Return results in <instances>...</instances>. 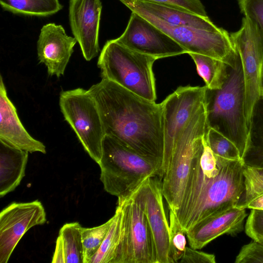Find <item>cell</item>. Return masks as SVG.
<instances>
[{
  "label": "cell",
  "mask_w": 263,
  "mask_h": 263,
  "mask_svg": "<svg viewBox=\"0 0 263 263\" xmlns=\"http://www.w3.org/2000/svg\"><path fill=\"white\" fill-rule=\"evenodd\" d=\"M179 262L182 263H215L216 260L214 254L197 251V249L186 247L183 255Z\"/></svg>",
  "instance_id": "34"
},
{
  "label": "cell",
  "mask_w": 263,
  "mask_h": 263,
  "mask_svg": "<svg viewBox=\"0 0 263 263\" xmlns=\"http://www.w3.org/2000/svg\"><path fill=\"white\" fill-rule=\"evenodd\" d=\"M46 214L39 200L13 202L0 213V263H7L14 249L30 228L46 222Z\"/></svg>",
  "instance_id": "13"
},
{
  "label": "cell",
  "mask_w": 263,
  "mask_h": 263,
  "mask_svg": "<svg viewBox=\"0 0 263 263\" xmlns=\"http://www.w3.org/2000/svg\"><path fill=\"white\" fill-rule=\"evenodd\" d=\"M206 135L193 160L182 198L175 213L185 233L202 220L235 207L243 191L242 160L215 155Z\"/></svg>",
  "instance_id": "2"
},
{
  "label": "cell",
  "mask_w": 263,
  "mask_h": 263,
  "mask_svg": "<svg viewBox=\"0 0 263 263\" xmlns=\"http://www.w3.org/2000/svg\"><path fill=\"white\" fill-rule=\"evenodd\" d=\"M206 86H180L161 104L164 126V155L161 177L165 172L178 133L204 102Z\"/></svg>",
  "instance_id": "11"
},
{
  "label": "cell",
  "mask_w": 263,
  "mask_h": 263,
  "mask_svg": "<svg viewBox=\"0 0 263 263\" xmlns=\"http://www.w3.org/2000/svg\"><path fill=\"white\" fill-rule=\"evenodd\" d=\"M77 42L61 25L49 23L42 27L37 42V57L47 67L49 76L64 74Z\"/></svg>",
  "instance_id": "16"
},
{
  "label": "cell",
  "mask_w": 263,
  "mask_h": 263,
  "mask_svg": "<svg viewBox=\"0 0 263 263\" xmlns=\"http://www.w3.org/2000/svg\"><path fill=\"white\" fill-rule=\"evenodd\" d=\"M98 164L104 190L117 196L118 202L130 198L148 178H161L157 165L107 135L103 140Z\"/></svg>",
  "instance_id": "4"
},
{
  "label": "cell",
  "mask_w": 263,
  "mask_h": 263,
  "mask_svg": "<svg viewBox=\"0 0 263 263\" xmlns=\"http://www.w3.org/2000/svg\"><path fill=\"white\" fill-rule=\"evenodd\" d=\"M59 105L85 151L98 164L105 133L97 105L88 90L78 88L61 91Z\"/></svg>",
  "instance_id": "8"
},
{
  "label": "cell",
  "mask_w": 263,
  "mask_h": 263,
  "mask_svg": "<svg viewBox=\"0 0 263 263\" xmlns=\"http://www.w3.org/2000/svg\"><path fill=\"white\" fill-rule=\"evenodd\" d=\"M112 221L91 228H82L81 231L83 263H90L104 240Z\"/></svg>",
  "instance_id": "27"
},
{
  "label": "cell",
  "mask_w": 263,
  "mask_h": 263,
  "mask_svg": "<svg viewBox=\"0 0 263 263\" xmlns=\"http://www.w3.org/2000/svg\"><path fill=\"white\" fill-rule=\"evenodd\" d=\"M116 40L133 50L157 59L186 53L169 35L134 12L125 31Z\"/></svg>",
  "instance_id": "12"
},
{
  "label": "cell",
  "mask_w": 263,
  "mask_h": 263,
  "mask_svg": "<svg viewBox=\"0 0 263 263\" xmlns=\"http://www.w3.org/2000/svg\"><path fill=\"white\" fill-rule=\"evenodd\" d=\"M241 160L246 166L263 167V97L254 107L249 143Z\"/></svg>",
  "instance_id": "22"
},
{
  "label": "cell",
  "mask_w": 263,
  "mask_h": 263,
  "mask_svg": "<svg viewBox=\"0 0 263 263\" xmlns=\"http://www.w3.org/2000/svg\"><path fill=\"white\" fill-rule=\"evenodd\" d=\"M28 153L0 140V197L14 191L25 175Z\"/></svg>",
  "instance_id": "20"
},
{
  "label": "cell",
  "mask_w": 263,
  "mask_h": 263,
  "mask_svg": "<svg viewBox=\"0 0 263 263\" xmlns=\"http://www.w3.org/2000/svg\"><path fill=\"white\" fill-rule=\"evenodd\" d=\"M178 8L181 10L208 16L205 7L200 0H142Z\"/></svg>",
  "instance_id": "33"
},
{
  "label": "cell",
  "mask_w": 263,
  "mask_h": 263,
  "mask_svg": "<svg viewBox=\"0 0 263 263\" xmlns=\"http://www.w3.org/2000/svg\"><path fill=\"white\" fill-rule=\"evenodd\" d=\"M247 216L245 209L234 207L202 220L185 232L190 247L201 249L221 235L237 234Z\"/></svg>",
  "instance_id": "17"
},
{
  "label": "cell",
  "mask_w": 263,
  "mask_h": 263,
  "mask_svg": "<svg viewBox=\"0 0 263 263\" xmlns=\"http://www.w3.org/2000/svg\"><path fill=\"white\" fill-rule=\"evenodd\" d=\"M243 175V191L235 207L246 209L252 201L263 194V167L245 165Z\"/></svg>",
  "instance_id": "26"
},
{
  "label": "cell",
  "mask_w": 263,
  "mask_h": 263,
  "mask_svg": "<svg viewBox=\"0 0 263 263\" xmlns=\"http://www.w3.org/2000/svg\"><path fill=\"white\" fill-rule=\"evenodd\" d=\"M156 58L107 41L98 59L102 79L114 82L145 99L157 98L153 66Z\"/></svg>",
  "instance_id": "5"
},
{
  "label": "cell",
  "mask_w": 263,
  "mask_h": 263,
  "mask_svg": "<svg viewBox=\"0 0 263 263\" xmlns=\"http://www.w3.org/2000/svg\"><path fill=\"white\" fill-rule=\"evenodd\" d=\"M169 219L171 256L173 263L178 262L186 247V234L175 213L171 210H169Z\"/></svg>",
  "instance_id": "29"
},
{
  "label": "cell",
  "mask_w": 263,
  "mask_h": 263,
  "mask_svg": "<svg viewBox=\"0 0 263 263\" xmlns=\"http://www.w3.org/2000/svg\"><path fill=\"white\" fill-rule=\"evenodd\" d=\"M172 37L186 53L208 55L228 64L237 55L230 33L224 29L211 31L188 26L170 25L151 15H140Z\"/></svg>",
  "instance_id": "10"
},
{
  "label": "cell",
  "mask_w": 263,
  "mask_h": 263,
  "mask_svg": "<svg viewBox=\"0 0 263 263\" xmlns=\"http://www.w3.org/2000/svg\"><path fill=\"white\" fill-rule=\"evenodd\" d=\"M118 205L122 208V220L114 263H157L151 229L140 203L131 197Z\"/></svg>",
  "instance_id": "9"
},
{
  "label": "cell",
  "mask_w": 263,
  "mask_h": 263,
  "mask_svg": "<svg viewBox=\"0 0 263 263\" xmlns=\"http://www.w3.org/2000/svg\"><path fill=\"white\" fill-rule=\"evenodd\" d=\"M0 140L29 153L46 154L44 144L34 139L21 122L16 109L9 99L2 76H0Z\"/></svg>",
  "instance_id": "18"
},
{
  "label": "cell",
  "mask_w": 263,
  "mask_h": 263,
  "mask_svg": "<svg viewBox=\"0 0 263 263\" xmlns=\"http://www.w3.org/2000/svg\"><path fill=\"white\" fill-rule=\"evenodd\" d=\"M205 105L208 127L230 139L238 148L241 158L250 140L245 112V90L239 57L229 65L228 77L220 89L206 88Z\"/></svg>",
  "instance_id": "3"
},
{
  "label": "cell",
  "mask_w": 263,
  "mask_h": 263,
  "mask_svg": "<svg viewBox=\"0 0 263 263\" xmlns=\"http://www.w3.org/2000/svg\"><path fill=\"white\" fill-rule=\"evenodd\" d=\"M235 263H263V244L253 241L243 246Z\"/></svg>",
  "instance_id": "32"
},
{
  "label": "cell",
  "mask_w": 263,
  "mask_h": 263,
  "mask_svg": "<svg viewBox=\"0 0 263 263\" xmlns=\"http://www.w3.org/2000/svg\"><path fill=\"white\" fill-rule=\"evenodd\" d=\"M206 136L208 143L215 155L229 160H241L236 145L222 133L208 127Z\"/></svg>",
  "instance_id": "28"
},
{
  "label": "cell",
  "mask_w": 263,
  "mask_h": 263,
  "mask_svg": "<svg viewBox=\"0 0 263 263\" xmlns=\"http://www.w3.org/2000/svg\"><path fill=\"white\" fill-rule=\"evenodd\" d=\"M248 209L263 210V194L252 201L248 205Z\"/></svg>",
  "instance_id": "35"
},
{
  "label": "cell",
  "mask_w": 263,
  "mask_h": 263,
  "mask_svg": "<svg viewBox=\"0 0 263 263\" xmlns=\"http://www.w3.org/2000/svg\"><path fill=\"white\" fill-rule=\"evenodd\" d=\"M193 60L198 74L210 89H220L228 74V63L215 58L195 53H188Z\"/></svg>",
  "instance_id": "23"
},
{
  "label": "cell",
  "mask_w": 263,
  "mask_h": 263,
  "mask_svg": "<svg viewBox=\"0 0 263 263\" xmlns=\"http://www.w3.org/2000/svg\"><path fill=\"white\" fill-rule=\"evenodd\" d=\"M132 12L148 14L174 26H188L211 31L221 29L208 16L199 15L178 8L142 0H119Z\"/></svg>",
  "instance_id": "19"
},
{
  "label": "cell",
  "mask_w": 263,
  "mask_h": 263,
  "mask_svg": "<svg viewBox=\"0 0 263 263\" xmlns=\"http://www.w3.org/2000/svg\"><path fill=\"white\" fill-rule=\"evenodd\" d=\"M82 228L78 222L63 226L56 240L52 263H83Z\"/></svg>",
  "instance_id": "21"
},
{
  "label": "cell",
  "mask_w": 263,
  "mask_h": 263,
  "mask_svg": "<svg viewBox=\"0 0 263 263\" xmlns=\"http://www.w3.org/2000/svg\"><path fill=\"white\" fill-rule=\"evenodd\" d=\"M102 7L100 0H69L71 29L87 61L96 57L100 51L99 32Z\"/></svg>",
  "instance_id": "15"
},
{
  "label": "cell",
  "mask_w": 263,
  "mask_h": 263,
  "mask_svg": "<svg viewBox=\"0 0 263 263\" xmlns=\"http://www.w3.org/2000/svg\"><path fill=\"white\" fill-rule=\"evenodd\" d=\"M106 236L90 263H114L120 243L122 210L117 205Z\"/></svg>",
  "instance_id": "25"
},
{
  "label": "cell",
  "mask_w": 263,
  "mask_h": 263,
  "mask_svg": "<svg viewBox=\"0 0 263 263\" xmlns=\"http://www.w3.org/2000/svg\"><path fill=\"white\" fill-rule=\"evenodd\" d=\"M2 8L15 14L47 16L62 9L59 0H0Z\"/></svg>",
  "instance_id": "24"
},
{
  "label": "cell",
  "mask_w": 263,
  "mask_h": 263,
  "mask_svg": "<svg viewBox=\"0 0 263 263\" xmlns=\"http://www.w3.org/2000/svg\"><path fill=\"white\" fill-rule=\"evenodd\" d=\"M146 216L155 246L157 263H173L171 256L170 227L163 202L162 179L148 178L132 196Z\"/></svg>",
  "instance_id": "14"
},
{
  "label": "cell",
  "mask_w": 263,
  "mask_h": 263,
  "mask_svg": "<svg viewBox=\"0 0 263 263\" xmlns=\"http://www.w3.org/2000/svg\"><path fill=\"white\" fill-rule=\"evenodd\" d=\"M230 35L241 64L245 117L250 133L254 107L263 97V32L255 22L244 16L239 29Z\"/></svg>",
  "instance_id": "7"
},
{
  "label": "cell",
  "mask_w": 263,
  "mask_h": 263,
  "mask_svg": "<svg viewBox=\"0 0 263 263\" xmlns=\"http://www.w3.org/2000/svg\"><path fill=\"white\" fill-rule=\"evenodd\" d=\"M88 91L97 105L105 135L155 163L160 168L161 177L164 126L161 103L106 79Z\"/></svg>",
  "instance_id": "1"
},
{
  "label": "cell",
  "mask_w": 263,
  "mask_h": 263,
  "mask_svg": "<svg viewBox=\"0 0 263 263\" xmlns=\"http://www.w3.org/2000/svg\"><path fill=\"white\" fill-rule=\"evenodd\" d=\"M243 16L255 22L263 32V0H237Z\"/></svg>",
  "instance_id": "31"
},
{
  "label": "cell",
  "mask_w": 263,
  "mask_h": 263,
  "mask_svg": "<svg viewBox=\"0 0 263 263\" xmlns=\"http://www.w3.org/2000/svg\"><path fill=\"white\" fill-rule=\"evenodd\" d=\"M205 102L177 136L167 169L162 177V191L169 210L175 213L180 204L193 160L208 132Z\"/></svg>",
  "instance_id": "6"
},
{
  "label": "cell",
  "mask_w": 263,
  "mask_h": 263,
  "mask_svg": "<svg viewBox=\"0 0 263 263\" xmlns=\"http://www.w3.org/2000/svg\"><path fill=\"white\" fill-rule=\"evenodd\" d=\"M245 233L253 241L263 244V210H251L245 224Z\"/></svg>",
  "instance_id": "30"
}]
</instances>
